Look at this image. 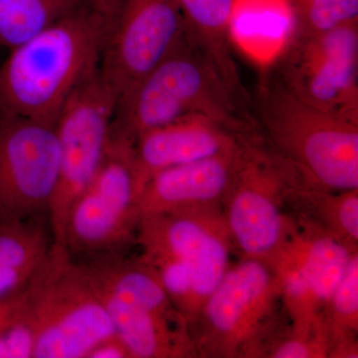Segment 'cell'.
I'll return each mask as SVG.
<instances>
[{"label": "cell", "mask_w": 358, "mask_h": 358, "mask_svg": "<svg viewBox=\"0 0 358 358\" xmlns=\"http://www.w3.org/2000/svg\"><path fill=\"white\" fill-rule=\"evenodd\" d=\"M293 219L289 239L268 266L277 275L282 307L291 324L322 326L327 303L357 250Z\"/></svg>", "instance_id": "13"}, {"label": "cell", "mask_w": 358, "mask_h": 358, "mask_svg": "<svg viewBox=\"0 0 358 358\" xmlns=\"http://www.w3.org/2000/svg\"><path fill=\"white\" fill-rule=\"evenodd\" d=\"M293 34L317 35L358 24V0H289Z\"/></svg>", "instance_id": "21"}, {"label": "cell", "mask_w": 358, "mask_h": 358, "mask_svg": "<svg viewBox=\"0 0 358 358\" xmlns=\"http://www.w3.org/2000/svg\"><path fill=\"white\" fill-rule=\"evenodd\" d=\"M134 247L188 324L230 268L234 250L222 208L143 216Z\"/></svg>", "instance_id": "4"}, {"label": "cell", "mask_w": 358, "mask_h": 358, "mask_svg": "<svg viewBox=\"0 0 358 358\" xmlns=\"http://www.w3.org/2000/svg\"><path fill=\"white\" fill-rule=\"evenodd\" d=\"M108 35L87 6L9 50L0 64V110L55 124L68 99L100 67Z\"/></svg>", "instance_id": "1"}, {"label": "cell", "mask_w": 358, "mask_h": 358, "mask_svg": "<svg viewBox=\"0 0 358 358\" xmlns=\"http://www.w3.org/2000/svg\"><path fill=\"white\" fill-rule=\"evenodd\" d=\"M58 176L55 124L0 110V221L49 217Z\"/></svg>", "instance_id": "12"}, {"label": "cell", "mask_w": 358, "mask_h": 358, "mask_svg": "<svg viewBox=\"0 0 358 358\" xmlns=\"http://www.w3.org/2000/svg\"><path fill=\"white\" fill-rule=\"evenodd\" d=\"M324 324L329 334V353L338 348L357 345L358 252L353 254L327 303Z\"/></svg>", "instance_id": "20"}, {"label": "cell", "mask_w": 358, "mask_h": 358, "mask_svg": "<svg viewBox=\"0 0 358 358\" xmlns=\"http://www.w3.org/2000/svg\"><path fill=\"white\" fill-rule=\"evenodd\" d=\"M115 334L133 358L197 357L187 320L138 255L81 262Z\"/></svg>", "instance_id": "5"}, {"label": "cell", "mask_w": 358, "mask_h": 358, "mask_svg": "<svg viewBox=\"0 0 358 358\" xmlns=\"http://www.w3.org/2000/svg\"><path fill=\"white\" fill-rule=\"evenodd\" d=\"M279 301L281 289L268 264L242 258L230 266L188 324L197 357H254L275 327Z\"/></svg>", "instance_id": "9"}, {"label": "cell", "mask_w": 358, "mask_h": 358, "mask_svg": "<svg viewBox=\"0 0 358 358\" xmlns=\"http://www.w3.org/2000/svg\"><path fill=\"white\" fill-rule=\"evenodd\" d=\"M248 133H239L203 115H188L145 131L134 141V159L143 188L164 169L235 150Z\"/></svg>", "instance_id": "15"}, {"label": "cell", "mask_w": 358, "mask_h": 358, "mask_svg": "<svg viewBox=\"0 0 358 358\" xmlns=\"http://www.w3.org/2000/svg\"><path fill=\"white\" fill-rule=\"evenodd\" d=\"M245 136L231 152L154 174L141 190V218L186 209L222 208Z\"/></svg>", "instance_id": "16"}, {"label": "cell", "mask_w": 358, "mask_h": 358, "mask_svg": "<svg viewBox=\"0 0 358 358\" xmlns=\"http://www.w3.org/2000/svg\"><path fill=\"white\" fill-rule=\"evenodd\" d=\"M273 74L308 105L358 122V24L292 35Z\"/></svg>", "instance_id": "11"}, {"label": "cell", "mask_w": 358, "mask_h": 358, "mask_svg": "<svg viewBox=\"0 0 358 358\" xmlns=\"http://www.w3.org/2000/svg\"><path fill=\"white\" fill-rule=\"evenodd\" d=\"M126 1L127 0H88V3L105 21L110 34Z\"/></svg>", "instance_id": "24"}, {"label": "cell", "mask_w": 358, "mask_h": 358, "mask_svg": "<svg viewBox=\"0 0 358 358\" xmlns=\"http://www.w3.org/2000/svg\"><path fill=\"white\" fill-rule=\"evenodd\" d=\"M186 35L176 0H127L110 30L101 74L119 100L176 49Z\"/></svg>", "instance_id": "14"}, {"label": "cell", "mask_w": 358, "mask_h": 358, "mask_svg": "<svg viewBox=\"0 0 358 358\" xmlns=\"http://www.w3.org/2000/svg\"><path fill=\"white\" fill-rule=\"evenodd\" d=\"M35 341L31 329L17 310L8 326L0 334V358H34Z\"/></svg>", "instance_id": "22"}, {"label": "cell", "mask_w": 358, "mask_h": 358, "mask_svg": "<svg viewBox=\"0 0 358 358\" xmlns=\"http://www.w3.org/2000/svg\"><path fill=\"white\" fill-rule=\"evenodd\" d=\"M87 358H133L127 345L117 334L103 339L94 346Z\"/></svg>", "instance_id": "23"}, {"label": "cell", "mask_w": 358, "mask_h": 358, "mask_svg": "<svg viewBox=\"0 0 358 358\" xmlns=\"http://www.w3.org/2000/svg\"><path fill=\"white\" fill-rule=\"evenodd\" d=\"M53 242L49 217L0 221V303L23 291Z\"/></svg>", "instance_id": "18"}, {"label": "cell", "mask_w": 358, "mask_h": 358, "mask_svg": "<svg viewBox=\"0 0 358 358\" xmlns=\"http://www.w3.org/2000/svg\"><path fill=\"white\" fill-rule=\"evenodd\" d=\"M285 209L296 220L358 247V188L333 192L299 180L285 194Z\"/></svg>", "instance_id": "17"}, {"label": "cell", "mask_w": 358, "mask_h": 358, "mask_svg": "<svg viewBox=\"0 0 358 358\" xmlns=\"http://www.w3.org/2000/svg\"><path fill=\"white\" fill-rule=\"evenodd\" d=\"M87 6L88 0H0V48L11 50Z\"/></svg>", "instance_id": "19"}, {"label": "cell", "mask_w": 358, "mask_h": 358, "mask_svg": "<svg viewBox=\"0 0 358 358\" xmlns=\"http://www.w3.org/2000/svg\"><path fill=\"white\" fill-rule=\"evenodd\" d=\"M20 313L34 336V358H87L115 334L81 264L55 242L20 293Z\"/></svg>", "instance_id": "6"}, {"label": "cell", "mask_w": 358, "mask_h": 358, "mask_svg": "<svg viewBox=\"0 0 358 358\" xmlns=\"http://www.w3.org/2000/svg\"><path fill=\"white\" fill-rule=\"evenodd\" d=\"M303 178L258 129L245 136L222 204L233 249L270 265L289 239L294 219L285 209L289 186Z\"/></svg>", "instance_id": "7"}, {"label": "cell", "mask_w": 358, "mask_h": 358, "mask_svg": "<svg viewBox=\"0 0 358 358\" xmlns=\"http://www.w3.org/2000/svg\"><path fill=\"white\" fill-rule=\"evenodd\" d=\"M141 190L134 141L110 134L102 164L71 208L61 245L78 261L129 253Z\"/></svg>", "instance_id": "8"}, {"label": "cell", "mask_w": 358, "mask_h": 358, "mask_svg": "<svg viewBox=\"0 0 358 358\" xmlns=\"http://www.w3.org/2000/svg\"><path fill=\"white\" fill-rule=\"evenodd\" d=\"M117 96L100 67L78 87L55 122L57 187L49 209L54 242L61 244L73 204L88 186L109 145Z\"/></svg>", "instance_id": "10"}, {"label": "cell", "mask_w": 358, "mask_h": 358, "mask_svg": "<svg viewBox=\"0 0 358 358\" xmlns=\"http://www.w3.org/2000/svg\"><path fill=\"white\" fill-rule=\"evenodd\" d=\"M20 293L9 300L0 303V334L8 326L9 322L15 315L18 303H20Z\"/></svg>", "instance_id": "25"}, {"label": "cell", "mask_w": 358, "mask_h": 358, "mask_svg": "<svg viewBox=\"0 0 358 358\" xmlns=\"http://www.w3.org/2000/svg\"><path fill=\"white\" fill-rule=\"evenodd\" d=\"M254 121L268 145L308 181L333 192L358 188V122L303 102L273 73L251 100Z\"/></svg>", "instance_id": "2"}, {"label": "cell", "mask_w": 358, "mask_h": 358, "mask_svg": "<svg viewBox=\"0 0 358 358\" xmlns=\"http://www.w3.org/2000/svg\"><path fill=\"white\" fill-rule=\"evenodd\" d=\"M188 115L210 117L239 133L257 129L251 113L186 32L171 53L117 100L112 134L134 143L145 131Z\"/></svg>", "instance_id": "3"}]
</instances>
